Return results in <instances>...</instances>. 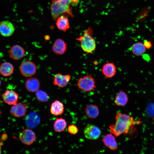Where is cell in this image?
Returning a JSON list of instances; mask_svg holds the SVG:
<instances>
[{
  "label": "cell",
  "mask_w": 154,
  "mask_h": 154,
  "mask_svg": "<svg viewBox=\"0 0 154 154\" xmlns=\"http://www.w3.org/2000/svg\"><path fill=\"white\" fill-rule=\"evenodd\" d=\"M101 71L103 75L106 78H110L116 74L117 67L113 62H108L104 64L102 66Z\"/></svg>",
  "instance_id": "7c38bea8"
},
{
  "label": "cell",
  "mask_w": 154,
  "mask_h": 154,
  "mask_svg": "<svg viewBox=\"0 0 154 154\" xmlns=\"http://www.w3.org/2000/svg\"><path fill=\"white\" fill-rule=\"evenodd\" d=\"M14 71L13 65L9 62H3L0 65V73L3 76L7 77L11 75Z\"/></svg>",
  "instance_id": "ffe728a7"
},
{
  "label": "cell",
  "mask_w": 154,
  "mask_h": 154,
  "mask_svg": "<svg viewBox=\"0 0 154 154\" xmlns=\"http://www.w3.org/2000/svg\"><path fill=\"white\" fill-rule=\"evenodd\" d=\"M72 3V0H52L50 9L53 19L56 20L61 15L74 17L70 6Z\"/></svg>",
  "instance_id": "7a4b0ae2"
},
{
  "label": "cell",
  "mask_w": 154,
  "mask_h": 154,
  "mask_svg": "<svg viewBox=\"0 0 154 154\" xmlns=\"http://www.w3.org/2000/svg\"><path fill=\"white\" fill-rule=\"evenodd\" d=\"M19 138L22 143L25 145H29L34 142L36 139V136L32 130L26 129L20 133Z\"/></svg>",
  "instance_id": "52a82bcc"
},
{
  "label": "cell",
  "mask_w": 154,
  "mask_h": 154,
  "mask_svg": "<svg viewBox=\"0 0 154 154\" xmlns=\"http://www.w3.org/2000/svg\"><path fill=\"white\" fill-rule=\"evenodd\" d=\"M143 44L146 49H149L152 47L151 42L149 41L145 40L144 41Z\"/></svg>",
  "instance_id": "484cf974"
},
{
  "label": "cell",
  "mask_w": 154,
  "mask_h": 154,
  "mask_svg": "<svg viewBox=\"0 0 154 154\" xmlns=\"http://www.w3.org/2000/svg\"><path fill=\"white\" fill-rule=\"evenodd\" d=\"M44 38L45 40H49L50 38V37L49 36L47 35L44 37Z\"/></svg>",
  "instance_id": "f546056e"
},
{
  "label": "cell",
  "mask_w": 154,
  "mask_h": 154,
  "mask_svg": "<svg viewBox=\"0 0 154 154\" xmlns=\"http://www.w3.org/2000/svg\"><path fill=\"white\" fill-rule=\"evenodd\" d=\"M143 58L146 61L149 60L150 59L149 56L147 54H144L143 55Z\"/></svg>",
  "instance_id": "83f0119b"
},
{
  "label": "cell",
  "mask_w": 154,
  "mask_h": 154,
  "mask_svg": "<svg viewBox=\"0 0 154 154\" xmlns=\"http://www.w3.org/2000/svg\"><path fill=\"white\" fill-rule=\"evenodd\" d=\"M71 79L69 74L63 75L60 73H57L54 76L53 84L59 87L63 88L66 86Z\"/></svg>",
  "instance_id": "5bb4252c"
},
{
  "label": "cell",
  "mask_w": 154,
  "mask_h": 154,
  "mask_svg": "<svg viewBox=\"0 0 154 154\" xmlns=\"http://www.w3.org/2000/svg\"><path fill=\"white\" fill-rule=\"evenodd\" d=\"M93 32L92 29L89 27L84 31L83 35L76 38L80 42L81 49L86 54H92L96 49V44L93 37Z\"/></svg>",
  "instance_id": "3957f363"
},
{
  "label": "cell",
  "mask_w": 154,
  "mask_h": 154,
  "mask_svg": "<svg viewBox=\"0 0 154 154\" xmlns=\"http://www.w3.org/2000/svg\"><path fill=\"white\" fill-rule=\"evenodd\" d=\"M37 70L35 64L30 60L23 62L20 66V71L21 74L25 77H30L34 75Z\"/></svg>",
  "instance_id": "5b68a950"
},
{
  "label": "cell",
  "mask_w": 154,
  "mask_h": 154,
  "mask_svg": "<svg viewBox=\"0 0 154 154\" xmlns=\"http://www.w3.org/2000/svg\"><path fill=\"white\" fill-rule=\"evenodd\" d=\"M128 101L127 94L124 91L121 90L117 94L114 100L115 104L119 106H124Z\"/></svg>",
  "instance_id": "d6986e66"
},
{
  "label": "cell",
  "mask_w": 154,
  "mask_h": 154,
  "mask_svg": "<svg viewBox=\"0 0 154 154\" xmlns=\"http://www.w3.org/2000/svg\"><path fill=\"white\" fill-rule=\"evenodd\" d=\"M27 111L26 105L20 102L12 105L10 110V114L11 116L15 117H20L24 116Z\"/></svg>",
  "instance_id": "ba28073f"
},
{
  "label": "cell",
  "mask_w": 154,
  "mask_h": 154,
  "mask_svg": "<svg viewBox=\"0 0 154 154\" xmlns=\"http://www.w3.org/2000/svg\"><path fill=\"white\" fill-rule=\"evenodd\" d=\"M56 25L58 28L61 31L66 32L70 27L68 18L66 16L61 15L56 20Z\"/></svg>",
  "instance_id": "ac0fdd59"
},
{
  "label": "cell",
  "mask_w": 154,
  "mask_h": 154,
  "mask_svg": "<svg viewBox=\"0 0 154 154\" xmlns=\"http://www.w3.org/2000/svg\"><path fill=\"white\" fill-rule=\"evenodd\" d=\"M102 140L105 145L110 150H116L117 149L118 144L112 134H108L104 135Z\"/></svg>",
  "instance_id": "9a60e30c"
},
{
  "label": "cell",
  "mask_w": 154,
  "mask_h": 154,
  "mask_svg": "<svg viewBox=\"0 0 154 154\" xmlns=\"http://www.w3.org/2000/svg\"><path fill=\"white\" fill-rule=\"evenodd\" d=\"M3 144L2 141H0V154L1 153V149L2 146L3 145Z\"/></svg>",
  "instance_id": "f1b7e54d"
},
{
  "label": "cell",
  "mask_w": 154,
  "mask_h": 154,
  "mask_svg": "<svg viewBox=\"0 0 154 154\" xmlns=\"http://www.w3.org/2000/svg\"><path fill=\"white\" fill-rule=\"evenodd\" d=\"M67 48V44L65 41L61 39L58 38L54 42L52 49L55 54L61 55L65 53Z\"/></svg>",
  "instance_id": "4fadbf2b"
},
{
  "label": "cell",
  "mask_w": 154,
  "mask_h": 154,
  "mask_svg": "<svg viewBox=\"0 0 154 154\" xmlns=\"http://www.w3.org/2000/svg\"><path fill=\"white\" fill-rule=\"evenodd\" d=\"M0 104H1V101H0ZM1 114V112L0 110V115Z\"/></svg>",
  "instance_id": "1f68e13d"
},
{
  "label": "cell",
  "mask_w": 154,
  "mask_h": 154,
  "mask_svg": "<svg viewBox=\"0 0 154 154\" xmlns=\"http://www.w3.org/2000/svg\"><path fill=\"white\" fill-rule=\"evenodd\" d=\"M132 53L137 56H142L146 51L143 43L141 42H137L134 43L131 47Z\"/></svg>",
  "instance_id": "7402d4cb"
},
{
  "label": "cell",
  "mask_w": 154,
  "mask_h": 154,
  "mask_svg": "<svg viewBox=\"0 0 154 154\" xmlns=\"http://www.w3.org/2000/svg\"><path fill=\"white\" fill-rule=\"evenodd\" d=\"M77 86L79 89L85 92L94 91L96 88V80L90 74L79 78L77 82Z\"/></svg>",
  "instance_id": "277c9868"
},
{
  "label": "cell",
  "mask_w": 154,
  "mask_h": 154,
  "mask_svg": "<svg viewBox=\"0 0 154 154\" xmlns=\"http://www.w3.org/2000/svg\"><path fill=\"white\" fill-rule=\"evenodd\" d=\"M64 110V105L60 101L56 100L51 104L50 111L52 114L56 116H59L63 113Z\"/></svg>",
  "instance_id": "e0dca14e"
},
{
  "label": "cell",
  "mask_w": 154,
  "mask_h": 154,
  "mask_svg": "<svg viewBox=\"0 0 154 154\" xmlns=\"http://www.w3.org/2000/svg\"><path fill=\"white\" fill-rule=\"evenodd\" d=\"M84 134L85 137L87 139L91 140L98 139L101 134L100 129L94 125H88L84 128Z\"/></svg>",
  "instance_id": "8992f818"
},
{
  "label": "cell",
  "mask_w": 154,
  "mask_h": 154,
  "mask_svg": "<svg viewBox=\"0 0 154 154\" xmlns=\"http://www.w3.org/2000/svg\"><path fill=\"white\" fill-rule=\"evenodd\" d=\"M7 138V136L6 134L4 133L2 135L1 137V141H2L6 140Z\"/></svg>",
  "instance_id": "4316f807"
},
{
  "label": "cell",
  "mask_w": 154,
  "mask_h": 154,
  "mask_svg": "<svg viewBox=\"0 0 154 154\" xmlns=\"http://www.w3.org/2000/svg\"><path fill=\"white\" fill-rule=\"evenodd\" d=\"M115 119V123L111 125L109 128L111 133L116 137L134 133L136 131L135 125L142 122L140 120H135L129 115L120 112L117 114Z\"/></svg>",
  "instance_id": "6da1fadb"
},
{
  "label": "cell",
  "mask_w": 154,
  "mask_h": 154,
  "mask_svg": "<svg viewBox=\"0 0 154 154\" xmlns=\"http://www.w3.org/2000/svg\"><path fill=\"white\" fill-rule=\"evenodd\" d=\"M1 80L0 78V86H1Z\"/></svg>",
  "instance_id": "4dcf8cb0"
},
{
  "label": "cell",
  "mask_w": 154,
  "mask_h": 154,
  "mask_svg": "<svg viewBox=\"0 0 154 154\" xmlns=\"http://www.w3.org/2000/svg\"><path fill=\"white\" fill-rule=\"evenodd\" d=\"M13 24L7 20L0 22V34L2 36L8 37L12 35L15 31Z\"/></svg>",
  "instance_id": "30bf717a"
},
{
  "label": "cell",
  "mask_w": 154,
  "mask_h": 154,
  "mask_svg": "<svg viewBox=\"0 0 154 154\" xmlns=\"http://www.w3.org/2000/svg\"><path fill=\"white\" fill-rule=\"evenodd\" d=\"M40 86L39 80L35 77H31L27 80L25 83V87L28 91L35 92L39 90Z\"/></svg>",
  "instance_id": "2e32d148"
},
{
  "label": "cell",
  "mask_w": 154,
  "mask_h": 154,
  "mask_svg": "<svg viewBox=\"0 0 154 154\" xmlns=\"http://www.w3.org/2000/svg\"><path fill=\"white\" fill-rule=\"evenodd\" d=\"M68 131L69 133L71 134L75 135L78 132V129L76 125L72 124L68 126Z\"/></svg>",
  "instance_id": "d4e9b609"
},
{
  "label": "cell",
  "mask_w": 154,
  "mask_h": 154,
  "mask_svg": "<svg viewBox=\"0 0 154 154\" xmlns=\"http://www.w3.org/2000/svg\"><path fill=\"white\" fill-rule=\"evenodd\" d=\"M67 122L65 119L61 117L56 119L53 124V128L56 132L64 131L67 126Z\"/></svg>",
  "instance_id": "603a6c76"
},
{
  "label": "cell",
  "mask_w": 154,
  "mask_h": 154,
  "mask_svg": "<svg viewBox=\"0 0 154 154\" xmlns=\"http://www.w3.org/2000/svg\"><path fill=\"white\" fill-rule=\"evenodd\" d=\"M1 96L4 102L11 105L17 104L19 98V95L16 92L8 89L3 93Z\"/></svg>",
  "instance_id": "9c48e42d"
},
{
  "label": "cell",
  "mask_w": 154,
  "mask_h": 154,
  "mask_svg": "<svg viewBox=\"0 0 154 154\" xmlns=\"http://www.w3.org/2000/svg\"><path fill=\"white\" fill-rule=\"evenodd\" d=\"M25 51L21 46L15 44L10 48L9 55L10 57L14 60H19L25 56Z\"/></svg>",
  "instance_id": "8fae6325"
},
{
  "label": "cell",
  "mask_w": 154,
  "mask_h": 154,
  "mask_svg": "<svg viewBox=\"0 0 154 154\" xmlns=\"http://www.w3.org/2000/svg\"><path fill=\"white\" fill-rule=\"evenodd\" d=\"M35 93V96L37 100L41 102L47 101L49 96L46 92L43 90H38Z\"/></svg>",
  "instance_id": "cb8c5ba5"
},
{
  "label": "cell",
  "mask_w": 154,
  "mask_h": 154,
  "mask_svg": "<svg viewBox=\"0 0 154 154\" xmlns=\"http://www.w3.org/2000/svg\"><path fill=\"white\" fill-rule=\"evenodd\" d=\"M85 113L88 117L89 119L96 118L99 114V108L96 105L89 104L87 105L85 108Z\"/></svg>",
  "instance_id": "44dd1931"
}]
</instances>
